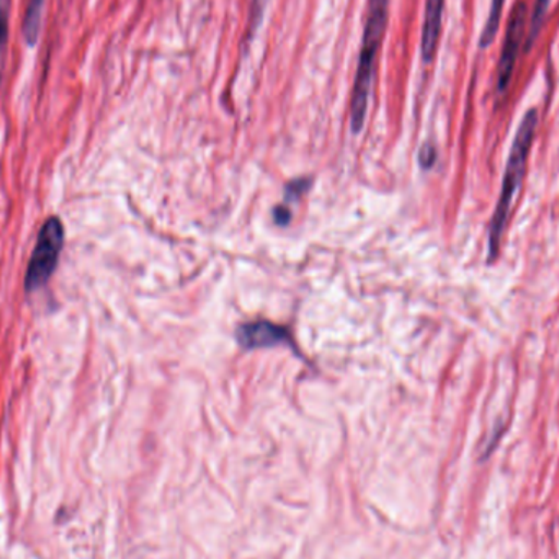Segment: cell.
Instances as JSON below:
<instances>
[{
  "mask_svg": "<svg viewBox=\"0 0 559 559\" xmlns=\"http://www.w3.org/2000/svg\"><path fill=\"white\" fill-rule=\"evenodd\" d=\"M388 20H390V0H368L367 20H365L350 98V128L352 133L355 134L360 133L367 118L368 98H370L378 52L383 45Z\"/></svg>",
  "mask_w": 559,
  "mask_h": 559,
  "instance_id": "1",
  "label": "cell"
},
{
  "mask_svg": "<svg viewBox=\"0 0 559 559\" xmlns=\"http://www.w3.org/2000/svg\"><path fill=\"white\" fill-rule=\"evenodd\" d=\"M537 124L538 111L532 108L521 121V127H519L514 143H512L511 156H509L504 180H502L501 197H499L491 226H489V261H495L498 258L499 249H501L509 213H511L512 203H514L519 187L524 180L525 169H527L528 154H531L532 143H534Z\"/></svg>",
  "mask_w": 559,
  "mask_h": 559,
  "instance_id": "2",
  "label": "cell"
},
{
  "mask_svg": "<svg viewBox=\"0 0 559 559\" xmlns=\"http://www.w3.org/2000/svg\"><path fill=\"white\" fill-rule=\"evenodd\" d=\"M64 248V226L61 219L51 216L39 229L35 249L29 258L25 275L26 292L43 288L58 267L61 251Z\"/></svg>",
  "mask_w": 559,
  "mask_h": 559,
  "instance_id": "3",
  "label": "cell"
},
{
  "mask_svg": "<svg viewBox=\"0 0 559 559\" xmlns=\"http://www.w3.org/2000/svg\"><path fill=\"white\" fill-rule=\"evenodd\" d=\"M527 3L518 2L512 9L511 19H509L508 32H506V41L502 46L501 59L498 68V91L506 92L511 84L512 74H514L515 62H518L519 51H521L522 41H524L525 28H527Z\"/></svg>",
  "mask_w": 559,
  "mask_h": 559,
  "instance_id": "4",
  "label": "cell"
},
{
  "mask_svg": "<svg viewBox=\"0 0 559 559\" xmlns=\"http://www.w3.org/2000/svg\"><path fill=\"white\" fill-rule=\"evenodd\" d=\"M238 341L245 348L275 347L280 344L292 345L288 331L269 321H255L241 325L238 331Z\"/></svg>",
  "mask_w": 559,
  "mask_h": 559,
  "instance_id": "5",
  "label": "cell"
},
{
  "mask_svg": "<svg viewBox=\"0 0 559 559\" xmlns=\"http://www.w3.org/2000/svg\"><path fill=\"white\" fill-rule=\"evenodd\" d=\"M443 7H445V0H426L423 39H420V52L426 64H430L436 58L440 32H442Z\"/></svg>",
  "mask_w": 559,
  "mask_h": 559,
  "instance_id": "6",
  "label": "cell"
},
{
  "mask_svg": "<svg viewBox=\"0 0 559 559\" xmlns=\"http://www.w3.org/2000/svg\"><path fill=\"white\" fill-rule=\"evenodd\" d=\"M46 0H28L25 15H23L22 35L26 46L33 48L38 45L39 33H41L43 10Z\"/></svg>",
  "mask_w": 559,
  "mask_h": 559,
  "instance_id": "7",
  "label": "cell"
},
{
  "mask_svg": "<svg viewBox=\"0 0 559 559\" xmlns=\"http://www.w3.org/2000/svg\"><path fill=\"white\" fill-rule=\"evenodd\" d=\"M10 12L12 0H0V87L5 72L7 56H9Z\"/></svg>",
  "mask_w": 559,
  "mask_h": 559,
  "instance_id": "8",
  "label": "cell"
},
{
  "mask_svg": "<svg viewBox=\"0 0 559 559\" xmlns=\"http://www.w3.org/2000/svg\"><path fill=\"white\" fill-rule=\"evenodd\" d=\"M502 7H504V0H492L491 9H489L488 22H486L485 29H483L481 41H479V46H481V48H488V46L491 45L492 39L496 38L499 23H501Z\"/></svg>",
  "mask_w": 559,
  "mask_h": 559,
  "instance_id": "9",
  "label": "cell"
},
{
  "mask_svg": "<svg viewBox=\"0 0 559 559\" xmlns=\"http://www.w3.org/2000/svg\"><path fill=\"white\" fill-rule=\"evenodd\" d=\"M269 0H252L251 10H249L248 35H246L242 51L248 52L249 43L254 39L255 33L261 28L264 22L265 9H267Z\"/></svg>",
  "mask_w": 559,
  "mask_h": 559,
  "instance_id": "10",
  "label": "cell"
},
{
  "mask_svg": "<svg viewBox=\"0 0 559 559\" xmlns=\"http://www.w3.org/2000/svg\"><path fill=\"white\" fill-rule=\"evenodd\" d=\"M548 7H550V0H535L534 12H532L531 29H528V45L531 48L534 39L537 38L540 33L542 25H544L545 15H547Z\"/></svg>",
  "mask_w": 559,
  "mask_h": 559,
  "instance_id": "11",
  "label": "cell"
},
{
  "mask_svg": "<svg viewBox=\"0 0 559 559\" xmlns=\"http://www.w3.org/2000/svg\"><path fill=\"white\" fill-rule=\"evenodd\" d=\"M437 159V151L436 147L430 146V144H426V146L420 150L419 160L423 164V167H432L433 163Z\"/></svg>",
  "mask_w": 559,
  "mask_h": 559,
  "instance_id": "12",
  "label": "cell"
}]
</instances>
